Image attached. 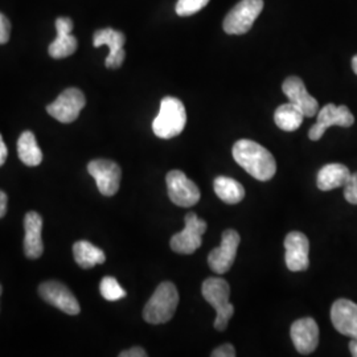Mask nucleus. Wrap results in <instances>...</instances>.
<instances>
[{"instance_id":"obj_15","label":"nucleus","mask_w":357,"mask_h":357,"mask_svg":"<svg viewBox=\"0 0 357 357\" xmlns=\"http://www.w3.org/2000/svg\"><path fill=\"white\" fill-rule=\"evenodd\" d=\"M284 96L289 98V102L298 106L305 116H315L319 112V103L307 91L305 82L299 77H287L282 85Z\"/></svg>"},{"instance_id":"obj_12","label":"nucleus","mask_w":357,"mask_h":357,"mask_svg":"<svg viewBox=\"0 0 357 357\" xmlns=\"http://www.w3.org/2000/svg\"><path fill=\"white\" fill-rule=\"evenodd\" d=\"M38 294L47 303L61 310L68 315H78L81 311L76 296L60 282L48 281L41 283L38 287Z\"/></svg>"},{"instance_id":"obj_34","label":"nucleus","mask_w":357,"mask_h":357,"mask_svg":"<svg viewBox=\"0 0 357 357\" xmlns=\"http://www.w3.org/2000/svg\"><path fill=\"white\" fill-rule=\"evenodd\" d=\"M352 69H354V72L357 75V54L354 57V60H352Z\"/></svg>"},{"instance_id":"obj_28","label":"nucleus","mask_w":357,"mask_h":357,"mask_svg":"<svg viewBox=\"0 0 357 357\" xmlns=\"http://www.w3.org/2000/svg\"><path fill=\"white\" fill-rule=\"evenodd\" d=\"M11 36V23L10 20L0 13V44L8 43Z\"/></svg>"},{"instance_id":"obj_7","label":"nucleus","mask_w":357,"mask_h":357,"mask_svg":"<svg viewBox=\"0 0 357 357\" xmlns=\"http://www.w3.org/2000/svg\"><path fill=\"white\" fill-rule=\"evenodd\" d=\"M354 123H355V116L345 105L336 106L333 103H328L318 112L317 123L310 128L308 138L311 141H319L327 128L332 126L351 128Z\"/></svg>"},{"instance_id":"obj_14","label":"nucleus","mask_w":357,"mask_h":357,"mask_svg":"<svg viewBox=\"0 0 357 357\" xmlns=\"http://www.w3.org/2000/svg\"><path fill=\"white\" fill-rule=\"evenodd\" d=\"M284 261L290 271H305L310 266V241L302 231H291L284 238Z\"/></svg>"},{"instance_id":"obj_21","label":"nucleus","mask_w":357,"mask_h":357,"mask_svg":"<svg viewBox=\"0 0 357 357\" xmlns=\"http://www.w3.org/2000/svg\"><path fill=\"white\" fill-rule=\"evenodd\" d=\"M73 255L77 265L82 268H91L106 261V255L100 248L89 241H78L73 245Z\"/></svg>"},{"instance_id":"obj_33","label":"nucleus","mask_w":357,"mask_h":357,"mask_svg":"<svg viewBox=\"0 0 357 357\" xmlns=\"http://www.w3.org/2000/svg\"><path fill=\"white\" fill-rule=\"evenodd\" d=\"M349 351H351L352 356L357 357V339H352L349 342Z\"/></svg>"},{"instance_id":"obj_31","label":"nucleus","mask_w":357,"mask_h":357,"mask_svg":"<svg viewBox=\"0 0 357 357\" xmlns=\"http://www.w3.org/2000/svg\"><path fill=\"white\" fill-rule=\"evenodd\" d=\"M7 156H8V150H7L6 143L3 141V137L0 135V167L6 163Z\"/></svg>"},{"instance_id":"obj_18","label":"nucleus","mask_w":357,"mask_h":357,"mask_svg":"<svg viewBox=\"0 0 357 357\" xmlns=\"http://www.w3.org/2000/svg\"><path fill=\"white\" fill-rule=\"evenodd\" d=\"M73 29V20L69 17H59L56 20L57 38L50 45V56L53 59H65L77 51V38L70 33Z\"/></svg>"},{"instance_id":"obj_11","label":"nucleus","mask_w":357,"mask_h":357,"mask_svg":"<svg viewBox=\"0 0 357 357\" xmlns=\"http://www.w3.org/2000/svg\"><path fill=\"white\" fill-rule=\"evenodd\" d=\"M88 172L96 178L98 191L103 196H114L121 184V167L113 160L97 159L88 165Z\"/></svg>"},{"instance_id":"obj_2","label":"nucleus","mask_w":357,"mask_h":357,"mask_svg":"<svg viewBox=\"0 0 357 357\" xmlns=\"http://www.w3.org/2000/svg\"><path fill=\"white\" fill-rule=\"evenodd\" d=\"M178 305V293L172 282L158 286L143 310V318L150 324H163L172 319Z\"/></svg>"},{"instance_id":"obj_17","label":"nucleus","mask_w":357,"mask_h":357,"mask_svg":"<svg viewBox=\"0 0 357 357\" xmlns=\"http://www.w3.org/2000/svg\"><path fill=\"white\" fill-rule=\"evenodd\" d=\"M331 320L335 330L342 335L357 339V305L349 299H337L331 308Z\"/></svg>"},{"instance_id":"obj_23","label":"nucleus","mask_w":357,"mask_h":357,"mask_svg":"<svg viewBox=\"0 0 357 357\" xmlns=\"http://www.w3.org/2000/svg\"><path fill=\"white\" fill-rule=\"evenodd\" d=\"M17 155L26 166L36 167L43 162V153L33 132L24 131L20 135L17 141Z\"/></svg>"},{"instance_id":"obj_35","label":"nucleus","mask_w":357,"mask_h":357,"mask_svg":"<svg viewBox=\"0 0 357 357\" xmlns=\"http://www.w3.org/2000/svg\"><path fill=\"white\" fill-rule=\"evenodd\" d=\"M0 295H1V286H0Z\"/></svg>"},{"instance_id":"obj_16","label":"nucleus","mask_w":357,"mask_h":357,"mask_svg":"<svg viewBox=\"0 0 357 357\" xmlns=\"http://www.w3.org/2000/svg\"><path fill=\"white\" fill-rule=\"evenodd\" d=\"M290 335L295 349L302 355L312 354L319 344V327L312 318L295 320Z\"/></svg>"},{"instance_id":"obj_3","label":"nucleus","mask_w":357,"mask_h":357,"mask_svg":"<svg viewBox=\"0 0 357 357\" xmlns=\"http://www.w3.org/2000/svg\"><path fill=\"white\" fill-rule=\"evenodd\" d=\"M185 123L187 113L184 103L175 97H166L160 103L159 114L153 119V134L162 139H171L183 132Z\"/></svg>"},{"instance_id":"obj_20","label":"nucleus","mask_w":357,"mask_h":357,"mask_svg":"<svg viewBox=\"0 0 357 357\" xmlns=\"http://www.w3.org/2000/svg\"><path fill=\"white\" fill-rule=\"evenodd\" d=\"M351 176L349 169L340 163H331L321 167L318 172V188L320 191H332L339 187H344Z\"/></svg>"},{"instance_id":"obj_6","label":"nucleus","mask_w":357,"mask_h":357,"mask_svg":"<svg viewBox=\"0 0 357 357\" xmlns=\"http://www.w3.org/2000/svg\"><path fill=\"white\" fill-rule=\"evenodd\" d=\"M185 227L181 231L176 233L171 241V249L178 255H192L195 253L203 243V234L206 230V222L200 220L196 213H188L184 218Z\"/></svg>"},{"instance_id":"obj_30","label":"nucleus","mask_w":357,"mask_h":357,"mask_svg":"<svg viewBox=\"0 0 357 357\" xmlns=\"http://www.w3.org/2000/svg\"><path fill=\"white\" fill-rule=\"evenodd\" d=\"M121 357H146L147 356V352L141 348V347H134V348H130L128 351H123L122 354H119Z\"/></svg>"},{"instance_id":"obj_27","label":"nucleus","mask_w":357,"mask_h":357,"mask_svg":"<svg viewBox=\"0 0 357 357\" xmlns=\"http://www.w3.org/2000/svg\"><path fill=\"white\" fill-rule=\"evenodd\" d=\"M344 197L349 204L357 205V172L351 175L345 183Z\"/></svg>"},{"instance_id":"obj_22","label":"nucleus","mask_w":357,"mask_h":357,"mask_svg":"<svg viewBox=\"0 0 357 357\" xmlns=\"http://www.w3.org/2000/svg\"><path fill=\"white\" fill-rule=\"evenodd\" d=\"M213 187L218 199L227 204H238L245 197V190L241 183L228 176H218L213 181Z\"/></svg>"},{"instance_id":"obj_8","label":"nucleus","mask_w":357,"mask_h":357,"mask_svg":"<svg viewBox=\"0 0 357 357\" xmlns=\"http://www.w3.org/2000/svg\"><path fill=\"white\" fill-rule=\"evenodd\" d=\"M167 190L169 200L181 208H190L200 200V190L185 176L183 171L174 169L167 174Z\"/></svg>"},{"instance_id":"obj_25","label":"nucleus","mask_w":357,"mask_h":357,"mask_svg":"<svg viewBox=\"0 0 357 357\" xmlns=\"http://www.w3.org/2000/svg\"><path fill=\"white\" fill-rule=\"evenodd\" d=\"M100 291H101L103 298L109 302H115V301L123 299L128 295L125 289L113 277H105L103 278L101 284H100Z\"/></svg>"},{"instance_id":"obj_10","label":"nucleus","mask_w":357,"mask_h":357,"mask_svg":"<svg viewBox=\"0 0 357 357\" xmlns=\"http://www.w3.org/2000/svg\"><path fill=\"white\" fill-rule=\"evenodd\" d=\"M85 105L86 100L84 93L76 88H69L64 90L54 102L47 106V112L59 122L72 123L78 118Z\"/></svg>"},{"instance_id":"obj_1","label":"nucleus","mask_w":357,"mask_h":357,"mask_svg":"<svg viewBox=\"0 0 357 357\" xmlns=\"http://www.w3.org/2000/svg\"><path fill=\"white\" fill-rule=\"evenodd\" d=\"M231 155L237 165L259 181H268L277 172V162L274 156L257 142L250 139L236 142Z\"/></svg>"},{"instance_id":"obj_29","label":"nucleus","mask_w":357,"mask_h":357,"mask_svg":"<svg viewBox=\"0 0 357 357\" xmlns=\"http://www.w3.org/2000/svg\"><path fill=\"white\" fill-rule=\"evenodd\" d=\"M212 357H234L236 356V349L231 344H222L217 347L211 354Z\"/></svg>"},{"instance_id":"obj_9","label":"nucleus","mask_w":357,"mask_h":357,"mask_svg":"<svg viewBox=\"0 0 357 357\" xmlns=\"http://www.w3.org/2000/svg\"><path fill=\"white\" fill-rule=\"evenodd\" d=\"M241 237L234 229L225 230L221 236L220 246L208 255V265L216 274H225L234 264Z\"/></svg>"},{"instance_id":"obj_5","label":"nucleus","mask_w":357,"mask_h":357,"mask_svg":"<svg viewBox=\"0 0 357 357\" xmlns=\"http://www.w3.org/2000/svg\"><path fill=\"white\" fill-rule=\"evenodd\" d=\"M262 10L264 0H241L224 19V31L228 35H243L249 32Z\"/></svg>"},{"instance_id":"obj_19","label":"nucleus","mask_w":357,"mask_h":357,"mask_svg":"<svg viewBox=\"0 0 357 357\" xmlns=\"http://www.w3.org/2000/svg\"><path fill=\"white\" fill-rule=\"evenodd\" d=\"M24 253L26 258L36 259L44 253L43 243V218L36 212H28L24 217Z\"/></svg>"},{"instance_id":"obj_26","label":"nucleus","mask_w":357,"mask_h":357,"mask_svg":"<svg viewBox=\"0 0 357 357\" xmlns=\"http://www.w3.org/2000/svg\"><path fill=\"white\" fill-rule=\"evenodd\" d=\"M209 0H178L176 13L178 16H191L203 10Z\"/></svg>"},{"instance_id":"obj_24","label":"nucleus","mask_w":357,"mask_h":357,"mask_svg":"<svg viewBox=\"0 0 357 357\" xmlns=\"http://www.w3.org/2000/svg\"><path fill=\"white\" fill-rule=\"evenodd\" d=\"M305 114L294 103L281 105L274 113V122L283 131H295L303 123Z\"/></svg>"},{"instance_id":"obj_32","label":"nucleus","mask_w":357,"mask_h":357,"mask_svg":"<svg viewBox=\"0 0 357 357\" xmlns=\"http://www.w3.org/2000/svg\"><path fill=\"white\" fill-rule=\"evenodd\" d=\"M7 204H8V197L3 191H0V218L4 217L7 212Z\"/></svg>"},{"instance_id":"obj_13","label":"nucleus","mask_w":357,"mask_h":357,"mask_svg":"<svg viewBox=\"0 0 357 357\" xmlns=\"http://www.w3.org/2000/svg\"><path fill=\"white\" fill-rule=\"evenodd\" d=\"M125 43H126L125 35L113 28L100 29L93 36V44L96 48L102 45L109 47L110 53L105 61V65L110 69H118L123 64L126 59V52L123 50Z\"/></svg>"},{"instance_id":"obj_4","label":"nucleus","mask_w":357,"mask_h":357,"mask_svg":"<svg viewBox=\"0 0 357 357\" xmlns=\"http://www.w3.org/2000/svg\"><path fill=\"white\" fill-rule=\"evenodd\" d=\"M205 301L216 310L215 328L224 331L234 314V306L229 302V283L222 278H208L202 286Z\"/></svg>"}]
</instances>
